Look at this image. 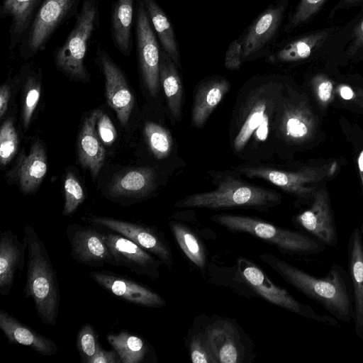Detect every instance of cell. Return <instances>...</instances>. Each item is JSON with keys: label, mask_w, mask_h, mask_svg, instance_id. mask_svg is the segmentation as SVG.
Returning a JSON list of instances; mask_svg holds the SVG:
<instances>
[{"label": "cell", "mask_w": 363, "mask_h": 363, "mask_svg": "<svg viewBox=\"0 0 363 363\" xmlns=\"http://www.w3.org/2000/svg\"><path fill=\"white\" fill-rule=\"evenodd\" d=\"M259 258L298 291L320 303L339 321L353 320V298L349 274L333 263L327 274L314 277L270 253Z\"/></svg>", "instance_id": "cell-1"}, {"label": "cell", "mask_w": 363, "mask_h": 363, "mask_svg": "<svg viewBox=\"0 0 363 363\" xmlns=\"http://www.w3.org/2000/svg\"><path fill=\"white\" fill-rule=\"evenodd\" d=\"M23 241L28 254L25 296L32 298L38 315L48 325L57 320L60 292L55 269L46 247L35 230L26 225Z\"/></svg>", "instance_id": "cell-2"}, {"label": "cell", "mask_w": 363, "mask_h": 363, "mask_svg": "<svg viewBox=\"0 0 363 363\" xmlns=\"http://www.w3.org/2000/svg\"><path fill=\"white\" fill-rule=\"evenodd\" d=\"M280 202L281 196L277 193L228 176L219 182L216 189L189 195L177 201L174 206L178 208L220 209L239 207L266 210Z\"/></svg>", "instance_id": "cell-3"}, {"label": "cell", "mask_w": 363, "mask_h": 363, "mask_svg": "<svg viewBox=\"0 0 363 363\" xmlns=\"http://www.w3.org/2000/svg\"><path fill=\"white\" fill-rule=\"evenodd\" d=\"M211 220L233 233L252 235L274 245L281 252L289 255L318 254L325 245L300 232L283 228L257 218L221 213L212 216Z\"/></svg>", "instance_id": "cell-4"}, {"label": "cell", "mask_w": 363, "mask_h": 363, "mask_svg": "<svg viewBox=\"0 0 363 363\" xmlns=\"http://www.w3.org/2000/svg\"><path fill=\"white\" fill-rule=\"evenodd\" d=\"M99 25L98 0H82L72 29L54 52L56 67L68 77L81 81L88 79L85 58L89 43Z\"/></svg>", "instance_id": "cell-5"}, {"label": "cell", "mask_w": 363, "mask_h": 363, "mask_svg": "<svg viewBox=\"0 0 363 363\" xmlns=\"http://www.w3.org/2000/svg\"><path fill=\"white\" fill-rule=\"evenodd\" d=\"M280 89V84L267 79L252 90L242 109L240 125L233 140L235 150L242 151L252 137L257 142L267 139Z\"/></svg>", "instance_id": "cell-6"}, {"label": "cell", "mask_w": 363, "mask_h": 363, "mask_svg": "<svg viewBox=\"0 0 363 363\" xmlns=\"http://www.w3.org/2000/svg\"><path fill=\"white\" fill-rule=\"evenodd\" d=\"M238 269L247 284L259 296L269 303L310 318L332 326H337L336 318L318 314L311 307L296 300L286 289L275 284L257 265L244 257L238 260Z\"/></svg>", "instance_id": "cell-7"}, {"label": "cell", "mask_w": 363, "mask_h": 363, "mask_svg": "<svg viewBox=\"0 0 363 363\" xmlns=\"http://www.w3.org/2000/svg\"><path fill=\"white\" fill-rule=\"evenodd\" d=\"M82 0H43L18 48L31 57L45 48L56 30L77 11Z\"/></svg>", "instance_id": "cell-8"}, {"label": "cell", "mask_w": 363, "mask_h": 363, "mask_svg": "<svg viewBox=\"0 0 363 363\" xmlns=\"http://www.w3.org/2000/svg\"><path fill=\"white\" fill-rule=\"evenodd\" d=\"M289 0L270 4L240 35L243 62L267 56L279 35Z\"/></svg>", "instance_id": "cell-9"}, {"label": "cell", "mask_w": 363, "mask_h": 363, "mask_svg": "<svg viewBox=\"0 0 363 363\" xmlns=\"http://www.w3.org/2000/svg\"><path fill=\"white\" fill-rule=\"evenodd\" d=\"M135 38L143 80L152 96L160 88L161 50L156 34L141 0H136Z\"/></svg>", "instance_id": "cell-10"}, {"label": "cell", "mask_w": 363, "mask_h": 363, "mask_svg": "<svg viewBox=\"0 0 363 363\" xmlns=\"http://www.w3.org/2000/svg\"><path fill=\"white\" fill-rule=\"evenodd\" d=\"M330 165L306 167L296 172H286L263 167H241L238 172L249 177L259 178L271 182L298 197L308 198L313 193L315 184L332 173Z\"/></svg>", "instance_id": "cell-11"}, {"label": "cell", "mask_w": 363, "mask_h": 363, "mask_svg": "<svg viewBox=\"0 0 363 363\" xmlns=\"http://www.w3.org/2000/svg\"><path fill=\"white\" fill-rule=\"evenodd\" d=\"M89 221L102 225L132 240L158 257L169 269L173 266V255L164 235L155 227L112 218L91 216Z\"/></svg>", "instance_id": "cell-12"}, {"label": "cell", "mask_w": 363, "mask_h": 363, "mask_svg": "<svg viewBox=\"0 0 363 363\" xmlns=\"http://www.w3.org/2000/svg\"><path fill=\"white\" fill-rule=\"evenodd\" d=\"M66 235L71 257L77 262L94 268L106 264L117 267L103 233L89 226L73 224L67 227Z\"/></svg>", "instance_id": "cell-13"}, {"label": "cell", "mask_w": 363, "mask_h": 363, "mask_svg": "<svg viewBox=\"0 0 363 363\" xmlns=\"http://www.w3.org/2000/svg\"><path fill=\"white\" fill-rule=\"evenodd\" d=\"M117 267H124L132 272L152 279L160 277L162 262L132 240L117 233H104Z\"/></svg>", "instance_id": "cell-14"}, {"label": "cell", "mask_w": 363, "mask_h": 363, "mask_svg": "<svg viewBox=\"0 0 363 363\" xmlns=\"http://www.w3.org/2000/svg\"><path fill=\"white\" fill-rule=\"evenodd\" d=\"M96 58L105 78L107 102L115 111L121 125L125 126L132 112L134 98L125 76L109 54L102 48H97Z\"/></svg>", "instance_id": "cell-15"}, {"label": "cell", "mask_w": 363, "mask_h": 363, "mask_svg": "<svg viewBox=\"0 0 363 363\" xmlns=\"http://www.w3.org/2000/svg\"><path fill=\"white\" fill-rule=\"evenodd\" d=\"M91 278L107 291L127 302L147 308H161L165 300L148 286L108 271H93Z\"/></svg>", "instance_id": "cell-16"}, {"label": "cell", "mask_w": 363, "mask_h": 363, "mask_svg": "<svg viewBox=\"0 0 363 363\" xmlns=\"http://www.w3.org/2000/svg\"><path fill=\"white\" fill-rule=\"evenodd\" d=\"M295 222L325 245H337V232L325 190L315 192L311 206L297 215Z\"/></svg>", "instance_id": "cell-17"}, {"label": "cell", "mask_w": 363, "mask_h": 363, "mask_svg": "<svg viewBox=\"0 0 363 363\" xmlns=\"http://www.w3.org/2000/svg\"><path fill=\"white\" fill-rule=\"evenodd\" d=\"M219 363H241L247 357L241 330L231 320L218 318L204 328Z\"/></svg>", "instance_id": "cell-18"}, {"label": "cell", "mask_w": 363, "mask_h": 363, "mask_svg": "<svg viewBox=\"0 0 363 363\" xmlns=\"http://www.w3.org/2000/svg\"><path fill=\"white\" fill-rule=\"evenodd\" d=\"M349 277L356 335L363 341V223L351 232L347 245Z\"/></svg>", "instance_id": "cell-19"}, {"label": "cell", "mask_w": 363, "mask_h": 363, "mask_svg": "<svg viewBox=\"0 0 363 363\" xmlns=\"http://www.w3.org/2000/svg\"><path fill=\"white\" fill-rule=\"evenodd\" d=\"M315 128V117L304 101L284 104L278 130L287 142L300 143L309 140L314 133Z\"/></svg>", "instance_id": "cell-20"}, {"label": "cell", "mask_w": 363, "mask_h": 363, "mask_svg": "<svg viewBox=\"0 0 363 363\" xmlns=\"http://www.w3.org/2000/svg\"><path fill=\"white\" fill-rule=\"evenodd\" d=\"M26 244L7 230L0 236V294L7 296L13 287L16 274L25 266Z\"/></svg>", "instance_id": "cell-21"}, {"label": "cell", "mask_w": 363, "mask_h": 363, "mask_svg": "<svg viewBox=\"0 0 363 363\" xmlns=\"http://www.w3.org/2000/svg\"><path fill=\"white\" fill-rule=\"evenodd\" d=\"M0 328L10 343L29 347L45 356L57 353L58 347L53 340L26 325L3 309H0Z\"/></svg>", "instance_id": "cell-22"}, {"label": "cell", "mask_w": 363, "mask_h": 363, "mask_svg": "<svg viewBox=\"0 0 363 363\" xmlns=\"http://www.w3.org/2000/svg\"><path fill=\"white\" fill-rule=\"evenodd\" d=\"M43 0H3L0 18H10L9 49L18 47Z\"/></svg>", "instance_id": "cell-23"}, {"label": "cell", "mask_w": 363, "mask_h": 363, "mask_svg": "<svg viewBox=\"0 0 363 363\" xmlns=\"http://www.w3.org/2000/svg\"><path fill=\"white\" fill-rule=\"evenodd\" d=\"M101 110L96 109L84 120L78 140V156L80 164L96 177L105 159V150L100 143L96 125Z\"/></svg>", "instance_id": "cell-24"}, {"label": "cell", "mask_w": 363, "mask_h": 363, "mask_svg": "<svg viewBox=\"0 0 363 363\" xmlns=\"http://www.w3.org/2000/svg\"><path fill=\"white\" fill-rule=\"evenodd\" d=\"M155 174L152 169H133L115 177L108 188V193L115 198H142L155 189Z\"/></svg>", "instance_id": "cell-25"}, {"label": "cell", "mask_w": 363, "mask_h": 363, "mask_svg": "<svg viewBox=\"0 0 363 363\" xmlns=\"http://www.w3.org/2000/svg\"><path fill=\"white\" fill-rule=\"evenodd\" d=\"M230 89V83L224 77H215L203 82L199 87L194 101L192 123L202 127Z\"/></svg>", "instance_id": "cell-26"}, {"label": "cell", "mask_w": 363, "mask_h": 363, "mask_svg": "<svg viewBox=\"0 0 363 363\" xmlns=\"http://www.w3.org/2000/svg\"><path fill=\"white\" fill-rule=\"evenodd\" d=\"M328 37L325 30L304 35L284 44L273 48L267 56L271 63H291L303 60L311 56Z\"/></svg>", "instance_id": "cell-27"}, {"label": "cell", "mask_w": 363, "mask_h": 363, "mask_svg": "<svg viewBox=\"0 0 363 363\" xmlns=\"http://www.w3.org/2000/svg\"><path fill=\"white\" fill-rule=\"evenodd\" d=\"M134 0H115L111 13V37L115 48L129 56L133 49Z\"/></svg>", "instance_id": "cell-28"}, {"label": "cell", "mask_w": 363, "mask_h": 363, "mask_svg": "<svg viewBox=\"0 0 363 363\" xmlns=\"http://www.w3.org/2000/svg\"><path fill=\"white\" fill-rule=\"evenodd\" d=\"M153 30L164 50L178 68H182L181 55L174 26L168 16L155 0H141Z\"/></svg>", "instance_id": "cell-29"}, {"label": "cell", "mask_w": 363, "mask_h": 363, "mask_svg": "<svg viewBox=\"0 0 363 363\" xmlns=\"http://www.w3.org/2000/svg\"><path fill=\"white\" fill-rule=\"evenodd\" d=\"M47 168L45 150L37 141L32 145L28 155L22 157L18 166L16 176L21 191L25 194L34 192L44 179Z\"/></svg>", "instance_id": "cell-30"}, {"label": "cell", "mask_w": 363, "mask_h": 363, "mask_svg": "<svg viewBox=\"0 0 363 363\" xmlns=\"http://www.w3.org/2000/svg\"><path fill=\"white\" fill-rule=\"evenodd\" d=\"M160 81L162 85L169 109L177 121L182 118L183 86L178 67L169 55L161 50Z\"/></svg>", "instance_id": "cell-31"}, {"label": "cell", "mask_w": 363, "mask_h": 363, "mask_svg": "<svg viewBox=\"0 0 363 363\" xmlns=\"http://www.w3.org/2000/svg\"><path fill=\"white\" fill-rule=\"evenodd\" d=\"M106 340L118 354L121 363L143 362L150 352V346L144 339L127 330L109 333Z\"/></svg>", "instance_id": "cell-32"}, {"label": "cell", "mask_w": 363, "mask_h": 363, "mask_svg": "<svg viewBox=\"0 0 363 363\" xmlns=\"http://www.w3.org/2000/svg\"><path fill=\"white\" fill-rule=\"evenodd\" d=\"M169 228L184 254L198 268L203 269L207 264V255L201 238L189 227L170 221Z\"/></svg>", "instance_id": "cell-33"}, {"label": "cell", "mask_w": 363, "mask_h": 363, "mask_svg": "<svg viewBox=\"0 0 363 363\" xmlns=\"http://www.w3.org/2000/svg\"><path fill=\"white\" fill-rule=\"evenodd\" d=\"M144 133L155 157L158 160L167 157L172 147V138L170 133L165 128L153 122L145 123Z\"/></svg>", "instance_id": "cell-34"}, {"label": "cell", "mask_w": 363, "mask_h": 363, "mask_svg": "<svg viewBox=\"0 0 363 363\" xmlns=\"http://www.w3.org/2000/svg\"><path fill=\"white\" fill-rule=\"evenodd\" d=\"M189 350L194 363H218L205 329L191 335Z\"/></svg>", "instance_id": "cell-35"}, {"label": "cell", "mask_w": 363, "mask_h": 363, "mask_svg": "<svg viewBox=\"0 0 363 363\" xmlns=\"http://www.w3.org/2000/svg\"><path fill=\"white\" fill-rule=\"evenodd\" d=\"M76 345L82 362L90 363L101 347L98 341V334L91 325L86 323L80 328L77 335Z\"/></svg>", "instance_id": "cell-36"}, {"label": "cell", "mask_w": 363, "mask_h": 363, "mask_svg": "<svg viewBox=\"0 0 363 363\" xmlns=\"http://www.w3.org/2000/svg\"><path fill=\"white\" fill-rule=\"evenodd\" d=\"M18 145V138L12 120H6L0 130V162L6 165L15 156Z\"/></svg>", "instance_id": "cell-37"}, {"label": "cell", "mask_w": 363, "mask_h": 363, "mask_svg": "<svg viewBox=\"0 0 363 363\" xmlns=\"http://www.w3.org/2000/svg\"><path fill=\"white\" fill-rule=\"evenodd\" d=\"M64 190L65 201L62 214L69 216L83 203L85 195L81 184L71 172L66 175Z\"/></svg>", "instance_id": "cell-38"}, {"label": "cell", "mask_w": 363, "mask_h": 363, "mask_svg": "<svg viewBox=\"0 0 363 363\" xmlns=\"http://www.w3.org/2000/svg\"><path fill=\"white\" fill-rule=\"evenodd\" d=\"M326 0H301L284 28L289 33L306 23L321 8Z\"/></svg>", "instance_id": "cell-39"}, {"label": "cell", "mask_w": 363, "mask_h": 363, "mask_svg": "<svg viewBox=\"0 0 363 363\" xmlns=\"http://www.w3.org/2000/svg\"><path fill=\"white\" fill-rule=\"evenodd\" d=\"M26 94L23 108V121L26 128L30 121L33 112L38 104L40 96V84L39 81L33 75L27 79Z\"/></svg>", "instance_id": "cell-40"}, {"label": "cell", "mask_w": 363, "mask_h": 363, "mask_svg": "<svg viewBox=\"0 0 363 363\" xmlns=\"http://www.w3.org/2000/svg\"><path fill=\"white\" fill-rule=\"evenodd\" d=\"M241 37L233 40L225 52L224 65L229 70H238L243 63Z\"/></svg>", "instance_id": "cell-41"}, {"label": "cell", "mask_w": 363, "mask_h": 363, "mask_svg": "<svg viewBox=\"0 0 363 363\" xmlns=\"http://www.w3.org/2000/svg\"><path fill=\"white\" fill-rule=\"evenodd\" d=\"M316 97L323 106H326L331 100L333 84L330 79L323 74H317L312 79Z\"/></svg>", "instance_id": "cell-42"}, {"label": "cell", "mask_w": 363, "mask_h": 363, "mask_svg": "<svg viewBox=\"0 0 363 363\" xmlns=\"http://www.w3.org/2000/svg\"><path fill=\"white\" fill-rule=\"evenodd\" d=\"M98 135L101 141L111 145L114 143L116 138V130L108 116L101 110L97 120Z\"/></svg>", "instance_id": "cell-43"}, {"label": "cell", "mask_w": 363, "mask_h": 363, "mask_svg": "<svg viewBox=\"0 0 363 363\" xmlns=\"http://www.w3.org/2000/svg\"><path fill=\"white\" fill-rule=\"evenodd\" d=\"M90 363H121V361L113 349V350H106L100 347Z\"/></svg>", "instance_id": "cell-44"}, {"label": "cell", "mask_w": 363, "mask_h": 363, "mask_svg": "<svg viewBox=\"0 0 363 363\" xmlns=\"http://www.w3.org/2000/svg\"><path fill=\"white\" fill-rule=\"evenodd\" d=\"M362 47H363V19L354 30L352 42L347 49L348 55L350 56L353 55Z\"/></svg>", "instance_id": "cell-45"}, {"label": "cell", "mask_w": 363, "mask_h": 363, "mask_svg": "<svg viewBox=\"0 0 363 363\" xmlns=\"http://www.w3.org/2000/svg\"><path fill=\"white\" fill-rule=\"evenodd\" d=\"M10 96L9 86L4 84L0 89V117L2 118L8 108V103Z\"/></svg>", "instance_id": "cell-46"}, {"label": "cell", "mask_w": 363, "mask_h": 363, "mask_svg": "<svg viewBox=\"0 0 363 363\" xmlns=\"http://www.w3.org/2000/svg\"><path fill=\"white\" fill-rule=\"evenodd\" d=\"M338 91L340 96L345 100H351L354 96L353 89L347 85H341L339 87Z\"/></svg>", "instance_id": "cell-47"}, {"label": "cell", "mask_w": 363, "mask_h": 363, "mask_svg": "<svg viewBox=\"0 0 363 363\" xmlns=\"http://www.w3.org/2000/svg\"><path fill=\"white\" fill-rule=\"evenodd\" d=\"M357 161L360 179L363 186V150L360 152Z\"/></svg>", "instance_id": "cell-48"}, {"label": "cell", "mask_w": 363, "mask_h": 363, "mask_svg": "<svg viewBox=\"0 0 363 363\" xmlns=\"http://www.w3.org/2000/svg\"><path fill=\"white\" fill-rule=\"evenodd\" d=\"M343 1L346 4H354V3L359 2L362 0H343Z\"/></svg>", "instance_id": "cell-49"}]
</instances>
